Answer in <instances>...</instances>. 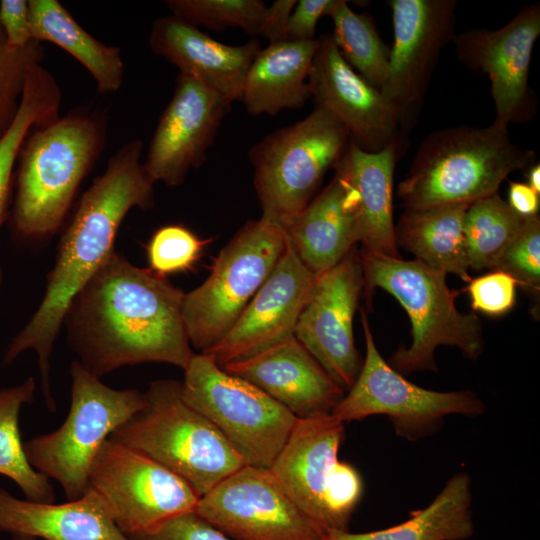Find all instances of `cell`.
Instances as JSON below:
<instances>
[{
	"instance_id": "cell-1",
	"label": "cell",
	"mask_w": 540,
	"mask_h": 540,
	"mask_svg": "<svg viewBox=\"0 0 540 540\" xmlns=\"http://www.w3.org/2000/svg\"><path fill=\"white\" fill-rule=\"evenodd\" d=\"M184 296L165 277L114 251L66 313L69 344L99 378L147 362L185 370L195 353L182 316Z\"/></svg>"
},
{
	"instance_id": "cell-2",
	"label": "cell",
	"mask_w": 540,
	"mask_h": 540,
	"mask_svg": "<svg viewBox=\"0 0 540 540\" xmlns=\"http://www.w3.org/2000/svg\"><path fill=\"white\" fill-rule=\"evenodd\" d=\"M142 151L141 140L127 142L81 196L59 242L43 299L4 354L3 364L8 365L24 351H35L45 403L51 412L56 404L50 385V357L66 313L115 251L116 234L127 213L134 207L146 210L154 205V183L141 162Z\"/></svg>"
},
{
	"instance_id": "cell-3",
	"label": "cell",
	"mask_w": 540,
	"mask_h": 540,
	"mask_svg": "<svg viewBox=\"0 0 540 540\" xmlns=\"http://www.w3.org/2000/svg\"><path fill=\"white\" fill-rule=\"evenodd\" d=\"M106 131L107 115L86 109L30 130L14 175L10 226L19 240L43 242L57 233L103 151Z\"/></svg>"
},
{
	"instance_id": "cell-4",
	"label": "cell",
	"mask_w": 540,
	"mask_h": 540,
	"mask_svg": "<svg viewBox=\"0 0 540 540\" xmlns=\"http://www.w3.org/2000/svg\"><path fill=\"white\" fill-rule=\"evenodd\" d=\"M535 152L516 145L508 128L453 126L430 133L419 145L397 195L405 210L468 204L497 193L516 170H527Z\"/></svg>"
},
{
	"instance_id": "cell-5",
	"label": "cell",
	"mask_w": 540,
	"mask_h": 540,
	"mask_svg": "<svg viewBox=\"0 0 540 540\" xmlns=\"http://www.w3.org/2000/svg\"><path fill=\"white\" fill-rule=\"evenodd\" d=\"M363 294L367 303L376 288L392 295L411 321L412 342L401 345L389 364L399 373L437 371L435 350L440 345L457 347L464 357L476 360L484 348L482 324L474 312L458 310V292L451 290L446 273L422 262L360 250Z\"/></svg>"
},
{
	"instance_id": "cell-6",
	"label": "cell",
	"mask_w": 540,
	"mask_h": 540,
	"mask_svg": "<svg viewBox=\"0 0 540 540\" xmlns=\"http://www.w3.org/2000/svg\"><path fill=\"white\" fill-rule=\"evenodd\" d=\"M146 403L108 439L158 462L201 498L245 463L222 433L183 398L181 382L150 383Z\"/></svg>"
},
{
	"instance_id": "cell-7",
	"label": "cell",
	"mask_w": 540,
	"mask_h": 540,
	"mask_svg": "<svg viewBox=\"0 0 540 540\" xmlns=\"http://www.w3.org/2000/svg\"><path fill=\"white\" fill-rule=\"evenodd\" d=\"M71 405L62 425L24 442L29 463L57 481L67 501L89 487V471L102 444L146 403L145 392L113 389L78 360L70 366Z\"/></svg>"
},
{
	"instance_id": "cell-8",
	"label": "cell",
	"mask_w": 540,
	"mask_h": 540,
	"mask_svg": "<svg viewBox=\"0 0 540 540\" xmlns=\"http://www.w3.org/2000/svg\"><path fill=\"white\" fill-rule=\"evenodd\" d=\"M344 423L331 413L298 419L269 470L318 528L347 531L363 494L358 470L338 458Z\"/></svg>"
},
{
	"instance_id": "cell-9",
	"label": "cell",
	"mask_w": 540,
	"mask_h": 540,
	"mask_svg": "<svg viewBox=\"0 0 540 540\" xmlns=\"http://www.w3.org/2000/svg\"><path fill=\"white\" fill-rule=\"evenodd\" d=\"M286 244L284 227L264 216L248 221L233 236L215 258L208 278L185 293L182 316L194 348L205 352L231 330Z\"/></svg>"
},
{
	"instance_id": "cell-10",
	"label": "cell",
	"mask_w": 540,
	"mask_h": 540,
	"mask_svg": "<svg viewBox=\"0 0 540 540\" xmlns=\"http://www.w3.org/2000/svg\"><path fill=\"white\" fill-rule=\"evenodd\" d=\"M350 140L348 130L315 107L303 120L276 130L249 151L262 216L283 227L312 200Z\"/></svg>"
},
{
	"instance_id": "cell-11",
	"label": "cell",
	"mask_w": 540,
	"mask_h": 540,
	"mask_svg": "<svg viewBox=\"0 0 540 540\" xmlns=\"http://www.w3.org/2000/svg\"><path fill=\"white\" fill-rule=\"evenodd\" d=\"M184 400L228 440L245 465L269 469L299 418L254 384L195 354L181 382Z\"/></svg>"
},
{
	"instance_id": "cell-12",
	"label": "cell",
	"mask_w": 540,
	"mask_h": 540,
	"mask_svg": "<svg viewBox=\"0 0 540 540\" xmlns=\"http://www.w3.org/2000/svg\"><path fill=\"white\" fill-rule=\"evenodd\" d=\"M361 323L366 355L355 382L331 411L338 420L385 415L399 437L415 441L438 431L447 415L474 417L485 411L483 401L470 390L439 392L408 381L379 353L364 308Z\"/></svg>"
},
{
	"instance_id": "cell-13",
	"label": "cell",
	"mask_w": 540,
	"mask_h": 540,
	"mask_svg": "<svg viewBox=\"0 0 540 540\" xmlns=\"http://www.w3.org/2000/svg\"><path fill=\"white\" fill-rule=\"evenodd\" d=\"M88 480L128 537L153 533L172 519L195 512L200 499L179 476L110 439L97 452Z\"/></svg>"
},
{
	"instance_id": "cell-14",
	"label": "cell",
	"mask_w": 540,
	"mask_h": 540,
	"mask_svg": "<svg viewBox=\"0 0 540 540\" xmlns=\"http://www.w3.org/2000/svg\"><path fill=\"white\" fill-rule=\"evenodd\" d=\"M195 513L233 540H326L269 469L244 465L202 496Z\"/></svg>"
},
{
	"instance_id": "cell-15",
	"label": "cell",
	"mask_w": 540,
	"mask_h": 540,
	"mask_svg": "<svg viewBox=\"0 0 540 540\" xmlns=\"http://www.w3.org/2000/svg\"><path fill=\"white\" fill-rule=\"evenodd\" d=\"M393 46L381 91L395 108L407 138L422 107L434 68L455 34V0H390Z\"/></svg>"
},
{
	"instance_id": "cell-16",
	"label": "cell",
	"mask_w": 540,
	"mask_h": 540,
	"mask_svg": "<svg viewBox=\"0 0 540 540\" xmlns=\"http://www.w3.org/2000/svg\"><path fill=\"white\" fill-rule=\"evenodd\" d=\"M363 289L360 251L354 246L316 277L294 330V336L344 391L355 382L363 362L353 334Z\"/></svg>"
},
{
	"instance_id": "cell-17",
	"label": "cell",
	"mask_w": 540,
	"mask_h": 540,
	"mask_svg": "<svg viewBox=\"0 0 540 540\" xmlns=\"http://www.w3.org/2000/svg\"><path fill=\"white\" fill-rule=\"evenodd\" d=\"M540 35V5L524 6L503 27L470 29L454 36L457 59L486 74L495 107L493 124L506 127L527 121L534 110L529 87L533 47Z\"/></svg>"
},
{
	"instance_id": "cell-18",
	"label": "cell",
	"mask_w": 540,
	"mask_h": 540,
	"mask_svg": "<svg viewBox=\"0 0 540 540\" xmlns=\"http://www.w3.org/2000/svg\"><path fill=\"white\" fill-rule=\"evenodd\" d=\"M230 106L200 81L179 73L143 162L153 183L182 184L189 171L205 161Z\"/></svg>"
},
{
	"instance_id": "cell-19",
	"label": "cell",
	"mask_w": 540,
	"mask_h": 540,
	"mask_svg": "<svg viewBox=\"0 0 540 540\" xmlns=\"http://www.w3.org/2000/svg\"><path fill=\"white\" fill-rule=\"evenodd\" d=\"M318 39L308 79L315 107L339 121L364 151L378 152L392 142L407 141L393 105L343 59L332 34Z\"/></svg>"
},
{
	"instance_id": "cell-20",
	"label": "cell",
	"mask_w": 540,
	"mask_h": 540,
	"mask_svg": "<svg viewBox=\"0 0 540 540\" xmlns=\"http://www.w3.org/2000/svg\"><path fill=\"white\" fill-rule=\"evenodd\" d=\"M315 276L290 244L231 330L207 354L219 365L248 358L293 335Z\"/></svg>"
},
{
	"instance_id": "cell-21",
	"label": "cell",
	"mask_w": 540,
	"mask_h": 540,
	"mask_svg": "<svg viewBox=\"0 0 540 540\" xmlns=\"http://www.w3.org/2000/svg\"><path fill=\"white\" fill-rule=\"evenodd\" d=\"M222 368L254 384L299 419L331 413L344 395L294 334Z\"/></svg>"
},
{
	"instance_id": "cell-22",
	"label": "cell",
	"mask_w": 540,
	"mask_h": 540,
	"mask_svg": "<svg viewBox=\"0 0 540 540\" xmlns=\"http://www.w3.org/2000/svg\"><path fill=\"white\" fill-rule=\"evenodd\" d=\"M405 143L395 141L378 152H367L350 139L333 168L354 212L357 243L374 254L400 257L393 221V181Z\"/></svg>"
},
{
	"instance_id": "cell-23",
	"label": "cell",
	"mask_w": 540,
	"mask_h": 540,
	"mask_svg": "<svg viewBox=\"0 0 540 540\" xmlns=\"http://www.w3.org/2000/svg\"><path fill=\"white\" fill-rule=\"evenodd\" d=\"M153 53L219 94L230 105L241 100L246 74L261 46L258 40L232 46L216 41L173 15L153 22Z\"/></svg>"
},
{
	"instance_id": "cell-24",
	"label": "cell",
	"mask_w": 540,
	"mask_h": 540,
	"mask_svg": "<svg viewBox=\"0 0 540 540\" xmlns=\"http://www.w3.org/2000/svg\"><path fill=\"white\" fill-rule=\"evenodd\" d=\"M0 531L43 540H131L91 487L62 504L21 500L0 488Z\"/></svg>"
},
{
	"instance_id": "cell-25",
	"label": "cell",
	"mask_w": 540,
	"mask_h": 540,
	"mask_svg": "<svg viewBox=\"0 0 540 540\" xmlns=\"http://www.w3.org/2000/svg\"><path fill=\"white\" fill-rule=\"evenodd\" d=\"M284 229L291 248L315 276L335 266L358 244L354 212L336 175Z\"/></svg>"
},
{
	"instance_id": "cell-26",
	"label": "cell",
	"mask_w": 540,
	"mask_h": 540,
	"mask_svg": "<svg viewBox=\"0 0 540 540\" xmlns=\"http://www.w3.org/2000/svg\"><path fill=\"white\" fill-rule=\"evenodd\" d=\"M319 45L311 41H282L261 49L245 77L241 101L253 116H275L302 108L311 97L309 75Z\"/></svg>"
},
{
	"instance_id": "cell-27",
	"label": "cell",
	"mask_w": 540,
	"mask_h": 540,
	"mask_svg": "<svg viewBox=\"0 0 540 540\" xmlns=\"http://www.w3.org/2000/svg\"><path fill=\"white\" fill-rule=\"evenodd\" d=\"M468 204L405 210L395 226L397 245L415 259L444 273L457 275L465 282L472 279L464 236V218Z\"/></svg>"
},
{
	"instance_id": "cell-28",
	"label": "cell",
	"mask_w": 540,
	"mask_h": 540,
	"mask_svg": "<svg viewBox=\"0 0 540 540\" xmlns=\"http://www.w3.org/2000/svg\"><path fill=\"white\" fill-rule=\"evenodd\" d=\"M471 506V479L460 472L427 507L412 511L406 521L365 533L332 530L326 540H466L475 529Z\"/></svg>"
},
{
	"instance_id": "cell-29",
	"label": "cell",
	"mask_w": 540,
	"mask_h": 540,
	"mask_svg": "<svg viewBox=\"0 0 540 540\" xmlns=\"http://www.w3.org/2000/svg\"><path fill=\"white\" fill-rule=\"evenodd\" d=\"M33 39L51 42L78 60L94 78L100 93L119 90L124 63L119 48L89 34L57 0H28Z\"/></svg>"
},
{
	"instance_id": "cell-30",
	"label": "cell",
	"mask_w": 540,
	"mask_h": 540,
	"mask_svg": "<svg viewBox=\"0 0 540 540\" xmlns=\"http://www.w3.org/2000/svg\"><path fill=\"white\" fill-rule=\"evenodd\" d=\"M61 91L53 75L42 65L31 69L27 77L17 116L0 139V228L8 215L14 184V165L20 148L35 126L59 116ZM3 273L0 267V287Z\"/></svg>"
},
{
	"instance_id": "cell-31",
	"label": "cell",
	"mask_w": 540,
	"mask_h": 540,
	"mask_svg": "<svg viewBox=\"0 0 540 540\" xmlns=\"http://www.w3.org/2000/svg\"><path fill=\"white\" fill-rule=\"evenodd\" d=\"M35 388L34 378L29 377L17 386L0 389V474L13 480L26 500L53 503L50 479L29 463L19 428L20 410L33 401Z\"/></svg>"
},
{
	"instance_id": "cell-32",
	"label": "cell",
	"mask_w": 540,
	"mask_h": 540,
	"mask_svg": "<svg viewBox=\"0 0 540 540\" xmlns=\"http://www.w3.org/2000/svg\"><path fill=\"white\" fill-rule=\"evenodd\" d=\"M525 219L498 192L471 203L464 218L469 269L493 271Z\"/></svg>"
},
{
	"instance_id": "cell-33",
	"label": "cell",
	"mask_w": 540,
	"mask_h": 540,
	"mask_svg": "<svg viewBox=\"0 0 540 540\" xmlns=\"http://www.w3.org/2000/svg\"><path fill=\"white\" fill-rule=\"evenodd\" d=\"M329 16L340 55L369 84L382 91L388 76L390 49L382 41L373 18L354 12L345 0H337Z\"/></svg>"
},
{
	"instance_id": "cell-34",
	"label": "cell",
	"mask_w": 540,
	"mask_h": 540,
	"mask_svg": "<svg viewBox=\"0 0 540 540\" xmlns=\"http://www.w3.org/2000/svg\"><path fill=\"white\" fill-rule=\"evenodd\" d=\"M171 15L196 27L222 31L238 27L260 35L267 6L260 0H167Z\"/></svg>"
},
{
	"instance_id": "cell-35",
	"label": "cell",
	"mask_w": 540,
	"mask_h": 540,
	"mask_svg": "<svg viewBox=\"0 0 540 540\" xmlns=\"http://www.w3.org/2000/svg\"><path fill=\"white\" fill-rule=\"evenodd\" d=\"M44 54L36 40L23 48L9 46L0 27V139L17 116L29 72Z\"/></svg>"
},
{
	"instance_id": "cell-36",
	"label": "cell",
	"mask_w": 540,
	"mask_h": 540,
	"mask_svg": "<svg viewBox=\"0 0 540 540\" xmlns=\"http://www.w3.org/2000/svg\"><path fill=\"white\" fill-rule=\"evenodd\" d=\"M212 239H201L183 225L158 228L146 246L149 270L166 275L191 270Z\"/></svg>"
},
{
	"instance_id": "cell-37",
	"label": "cell",
	"mask_w": 540,
	"mask_h": 540,
	"mask_svg": "<svg viewBox=\"0 0 540 540\" xmlns=\"http://www.w3.org/2000/svg\"><path fill=\"white\" fill-rule=\"evenodd\" d=\"M493 271L512 276L517 285L538 298L540 292V218H526Z\"/></svg>"
},
{
	"instance_id": "cell-38",
	"label": "cell",
	"mask_w": 540,
	"mask_h": 540,
	"mask_svg": "<svg viewBox=\"0 0 540 540\" xmlns=\"http://www.w3.org/2000/svg\"><path fill=\"white\" fill-rule=\"evenodd\" d=\"M516 280L502 271L471 279L467 291L473 311L497 317L509 312L516 299Z\"/></svg>"
},
{
	"instance_id": "cell-39",
	"label": "cell",
	"mask_w": 540,
	"mask_h": 540,
	"mask_svg": "<svg viewBox=\"0 0 540 540\" xmlns=\"http://www.w3.org/2000/svg\"><path fill=\"white\" fill-rule=\"evenodd\" d=\"M129 538L131 540H233L195 512L178 516L153 533Z\"/></svg>"
},
{
	"instance_id": "cell-40",
	"label": "cell",
	"mask_w": 540,
	"mask_h": 540,
	"mask_svg": "<svg viewBox=\"0 0 540 540\" xmlns=\"http://www.w3.org/2000/svg\"><path fill=\"white\" fill-rule=\"evenodd\" d=\"M337 0H299L288 19L286 41H311L316 39L317 24L329 16Z\"/></svg>"
},
{
	"instance_id": "cell-41",
	"label": "cell",
	"mask_w": 540,
	"mask_h": 540,
	"mask_svg": "<svg viewBox=\"0 0 540 540\" xmlns=\"http://www.w3.org/2000/svg\"><path fill=\"white\" fill-rule=\"evenodd\" d=\"M0 27L7 44L23 48L33 39L29 5L26 0H2L0 2Z\"/></svg>"
},
{
	"instance_id": "cell-42",
	"label": "cell",
	"mask_w": 540,
	"mask_h": 540,
	"mask_svg": "<svg viewBox=\"0 0 540 540\" xmlns=\"http://www.w3.org/2000/svg\"><path fill=\"white\" fill-rule=\"evenodd\" d=\"M296 2V0H276L267 7L260 35L266 38L269 44L286 41L288 19Z\"/></svg>"
},
{
	"instance_id": "cell-43",
	"label": "cell",
	"mask_w": 540,
	"mask_h": 540,
	"mask_svg": "<svg viewBox=\"0 0 540 540\" xmlns=\"http://www.w3.org/2000/svg\"><path fill=\"white\" fill-rule=\"evenodd\" d=\"M507 203L518 215L524 218L533 217L539 215L540 194L526 183L510 182Z\"/></svg>"
},
{
	"instance_id": "cell-44",
	"label": "cell",
	"mask_w": 540,
	"mask_h": 540,
	"mask_svg": "<svg viewBox=\"0 0 540 540\" xmlns=\"http://www.w3.org/2000/svg\"><path fill=\"white\" fill-rule=\"evenodd\" d=\"M527 183L535 192L540 194V165L534 163L526 170Z\"/></svg>"
},
{
	"instance_id": "cell-45",
	"label": "cell",
	"mask_w": 540,
	"mask_h": 540,
	"mask_svg": "<svg viewBox=\"0 0 540 540\" xmlns=\"http://www.w3.org/2000/svg\"><path fill=\"white\" fill-rule=\"evenodd\" d=\"M12 540H38L37 538L25 535H12Z\"/></svg>"
}]
</instances>
